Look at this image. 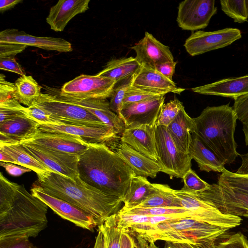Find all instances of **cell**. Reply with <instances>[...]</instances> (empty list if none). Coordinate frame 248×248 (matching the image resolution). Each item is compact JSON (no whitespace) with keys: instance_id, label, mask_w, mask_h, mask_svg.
<instances>
[{"instance_id":"6da1fadb","label":"cell","mask_w":248,"mask_h":248,"mask_svg":"<svg viewBox=\"0 0 248 248\" xmlns=\"http://www.w3.org/2000/svg\"><path fill=\"white\" fill-rule=\"evenodd\" d=\"M48 207L23 185L0 173V238L35 237L47 226Z\"/></svg>"},{"instance_id":"7a4b0ae2","label":"cell","mask_w":248,"mask_h":248,"mask_svg":"<svg viewBox=\"0 0 248 248\" xmlns=\"http://www.w3.org/2000/svg\"><path fill=\"white\" fill-rule=\"evenodd\" d=\"M78 176L88 185L124 200L132 178L131 168L106 143H89L79 156Z\"/></svg>"},{"instance_id":"3957f363","label":"cell","mask_w":248,"mask_h":248,"mask_svg":"<svg viewBox=\"0 0 248 248\" xmlns=\"http://www.w3.org/2000/svg\"><path fill=\"white\" fill-rule=\"evenodd\" d=\"M46 193L74 204L93 215L98 225L120 210L123 200L88 185L78 176L76 181L51 172L36 181Z\"/></svg>"},{"instance_id":"277c9868","label":"cell","mask_w":248,"mask_h":248,"mask_svg":"<svg viewBox=\"0 0 248 248\" xmlns=\"http://www.w3.org/2000/svg\"><path fill=\"white\" fill-rule=\"evenodd\" d=\"M196 134L225 164H231L240 155L234 132L237 117L229 104L207 107L193 118Z\"/></svg>"},{"instance_id":"5b68a950","label":"cell","mask_w":248,"mask_h":248,"mask_svg":"<svg viewBox=\"0 0 248 248\" xmlns=\"http://www.w3.org/2000/svg\"><path fill=\"white\" fill-rule=\"evenodd\" d=\"M126 229L148 243L157 240L186 243L201 248H216L217 240L228 230L190 218L154 226L132 225Z\"/></svg>"},{"instance_id":"8992f818","label":"cell","mask_w":248,"mask_h":248,"mask_svg":"<svg viewBox=\"0 0 248 248\" xmlns=\"http://www.w3.org/2000/svg\"><path fill=\"white\" fill-rule=\"evenodd\" d=\"M32 104L43 109L65 124L108 126L84 108L62 98L59 95L41 93Z\"/></svg>"},{"instance_id":"52a82bcc","label":"cell","mask_w":248,"mask_h":248,"mask_svg":"<svg viewBox=\"0 0 248 248\" xmlns=\"http://www.w3.org/2000/svg\"><path fill=\"white\" fill-rule=\"evenodd\" d=\"M155 135L157 162L161 172L170 178H182L191 169L190 155L178 149L166 127L156 126Z\"/></svg>"},{"instance_id":"ba28073f","label":"cell","mask_w":248,"mask_h":248,"mask_svg":"<svg viewBox=\"0 0 248 248\" xmlns=\"http://www.w3.org/2000/svg\"><path fill=\"white\" fill-rule=\"evenodd\" d=\"M116 82L107 78L81 74L65 83L59 96L66 99H107L111 96Z\"/></svg>"},{"instance_id":"9c48e42d","label":"cell","mask_w":248,"mask_h":248,"mask_svg":"<svg viewBox=\"0 0 248 248\" xmlns=\"http://www.w3.org/2000/svg\"><path fill=\"white\" fill-rule=\"evenodd\" d=\"M181 206L192 212L198 221L227 230L239 226L241 217L223 214L218 209L199 199L195 194L182 189L174 190Z\"/></svg>"},{"instance_id":"30bf717a","label":"cell","mask_w":248,"mask_h":248,"mask_svg":"<svg viewBox=\"0 0 248 248\" xmlns=\"http://www.w3.org/2000/svg\"><path fill=\"white\" fill-rule=\"evenodd\" d=\"M223 214L248 218V194L214 183L206 190L195 194Z\"/></svg>"},{"instance_id":"8fae6325","label":"cell","mask_w":248,"mask_h":248,"mask_svg":"<svg viewBox=\"0 0 248 248\" xmlns=\"http://www.w3.org/2000/svg\"><path fill=\"white\" fill-rule=\"evenodd\" d=\"M18 144L29 154L52 171L74 181L78 177L79 155L57 151L28 141Z\"/></svg>"},{"instance_id":"7c38bea8","label":"cell","mask_w":248,"mask_h":248,"mask_svg":"<svg viewBox=\"0 0 248 248\" xmlns=\"http://www.w3.org/2000/svg\"><path fill=\"white\" fill-rule=\"evenodd\" d=\"M31 191L33 196L44 202L55 214L76 226L92 232L98 226L93 215L74 204L46 193L39 186L34 185Z\"/></svg>"},{"instance_id":"4fadbf2b","label":"cell","mask_w":248,"mask_h":248,"mask_svg":"<svg viewBox=\"0 0 248 248\" xmlns=\"http://www.w3.org/2000/svg\"><path fill=\"white\" fill-rule=\"evenodd\" d=\"M242 37L240 31L227 28L213 31H199L192 33L184 45L192 56L223 48L230 45Z\"/></svg>"},{"instance_id":"5bb4252c","label":"cell","mask_w":248,"mask_h":248,"mask_svg":"<svg viewBox=\"0 0 248 248\" xmlns=\"http://www.w3.org/2000/svg\"><path fill=\"white\" fill-rule=\"evenodd\" d=\"M217 11L214 0H185L179 4L176 21L182 30L194 31L206 28Z\"/></svg>"},{"instance_id":"9a60e30c","label":"cell","mask_w":248,"mask_h":248,"mask_svg":"<svg viewBox=\"0 0 248 248\" xmlns=\"http://www.w3.org/2000/svg\"><path fill=\"white\" fill-rule=\"evenodd\" d=\"M165 98L163 95L140 102L123 104L119 117L125 128L141 124L156 125Z\"/></svg>"},{"instance_id":"2e32d148","label":"cell","mask_w":248,"mask_h":248,"mask_svg":"<svg viewBox=\"0 0 248 248\" xmlns=\"http://www.w3.org/2000/svg\"><path fill=\"white\" fill-rule=\"evenodd\" d=\"M38 130L41 132H57L68 134L81 138L88 143H109L118 138L119 133L112 127L87 126L77 125H54L40 124Z\"/></svg>"},{"instance_id":"e0dca14e","label":"cell","mask_w":248,"mask_h":248,"mask_svg":"<svg viewBox=\"0 0 248 248\" xmlns=\"http://www.w3.org/2000/svg\"><path fill=\"white\" fill-rule=\"evenodd\" d=\"M131 48L136 53L137 61L146 68L155 70L158 64L174 61L170 47L147 31L144 37Z\"/></svg>"},{"instance_id":"ac0fdd59","label":"cell","mask_w":248,"mask_h":248,"mask_svg":"<svg viewBox=\"0 0 248 248\" xmlns=\"http://www.w3.org/2000/svg\"><path fill=\"white\" fill-rule=\"evenodd\" d=\"M0 42L35 46L59 52H69L73 50L71 44L63 38L33 36L15 29H7L1 31Z\"/></svg>"},{"instance_id":"d6986e66","label":"cell","mask_w":248,"mask_h":248,"mask_svg":"<svg viewBox=\"0 0 248 248\" xmlns=\"http://www.w3.org/2000/svg\"><path fill=\"white\" fill-rule=\"evenodd\" d=\"M57 151L80 155L88 148L89 143L79 137L71 134L38 131L27 140Z\"/></svg>"},{"instance_id":"ffe728a7","label":"cell","mask_w":248,"mask_h":248,"mask_svg":"<svg viewBox=\"0 0 248 248\" xmlns=\"http://www.w3.org/2000/svg\"><path fill=\"white\" fill-rule=\"evenodd\" d=\"M156 126L141 124L125 128L122 133L121 141L148 158L157 161L155 146Z\"/></svg>"},{"instance_id":"44dd1931","label":"cell","mask_w":248,"mask_h":248,"mask_svg":"<svg viewBox=\"0 0 248 248\" xmlns=\"http://www.w3.org/2000/svg\"><path fill=\"white\" fill-rule=\"evenodd\" d=\"M132 86L141 89L165 95L169 93L180 94L185 89L177 86L155 69L146 68L141 66L139 71L134 75Z\"/></svg>"},{"instance_id":"7402d4cb","label":"cell","mask_w":248,"mask_h":248,"mask_svg":"<svg viewBox=\"0 0 248 248\" xmlns=\"http://www.w3.org/2000/svg\"><path fill=\"white\" fill-rule=\"evenodd\" d=\"M115 145L114 151L131 168L136 176L155 178L161 171L157 161L148 158L127 144L121 141Z\"/></svg>"},{"instance_id":"603a6c76","label":"cell","mask_w":248,"mask_h":248,"mask_svg":"<svg viewBox=\"0 0 248 248\" xmlns=\"http://www.w3.org/2000/svg\"><path fill=\"white\" fill-rule=\"evenodd\" d=\"M39 124L25 116L0 123V144H18L34 136Z\"/></svg>"},{"instance_id":"cb8c5ba5","label":"cell","mask_w":248,"mask_h":248,"mask_svg":"<svg viewBox=\"0 0 248 248\" xmlns=\"http://www.w3.org/2000/svg\"><path fill=\"white\" fill-rule=\"evenodd\" d=\"M90 2V0H59L50 8L46 21L51 30L62 31L74 17L89 8Z\"/></svg>"},{"instance_id":"d4e9b609","label":"cell","mask_w":248,"mask_h":248,"mask_svg":"<svg viewBox=\"0 0 248 248\" xmlns=\"http://www.w3.org/2000/svg\"><path fill=\"white\" fill-rule=\"evenodd\" d=\"M117 214L97 226V231L104 236L106 248H140L137 235L118 225Z\"/></svg>"},{"instance_id":"484cf974","label":"cell","mask_w":248,"mask_h":248,"mask_svg":"<svg viewBox=\"0 0 248 248\" xmlns=\"http://www.w3.org/2000/svg\"><path fill=\"white\" fill-rule=\"evenodd\" d=\"M195 93L229 97L233 99L248 94V75L224 78L214 82L192 88Z\"/></svg>"},{"instance_id":"4316f807","label":"cell","mask_w":248,"mask_h":248,"mask_svg":"<svg viewBox=\"0 0 248 248\" xmlns=\"http://www.w3.org/2000/svg\"><path fill=\"white\" fill-rule=\"evenodd\" d=\"M63 99L84 108L105 124L113 128L119 134L122 133L125 128L122 120L110 109L109 102L107 99L90 98L81 100Z\"/></svg>"},{"instance_id":"83f0119b","label":"cell","mask_w":248,"mask_h":248,"mask_svg":"<svg viewBox=\"0 0 248 248\" xmlns=\"http://www.w3.org/2000/svg\"><path fill=\"white\" fill-rule=\"evenodd\" d=\"M188 153L200 170L206 172H222L226 165L195 133L192 134Z\"/></svg>"},{"instance_id":"f1b7e54d","label":"cell","mask_w":248,"mask_h":248,"mask_svg":"<svg viewBox=\"0 0 248 248\" xmlns=\"http://www.w3.org/2000/svg\"><path fill=\"white\" fill-rule=\"evenodd\" d=\"M166 127L178 149L189 154L191 135L195 132V124L193 118L186 112L184 107Z\"/></svg>"},{"instance_id":"f546056e","label":"cell","mask_w":248,"mask_h":248,"mask_svg":"<svg viewBox=\"0 0 248 248\" xmlns=\"http://www.w3.org/2000/svg\"><path fill=\"white\" fill-rule=\"evenodd\" d=\"M0 149L9 154L15 160L16 165L34 171L38 180H43L53 172L29 154L19 144H0Z\"/></svg>"},{"instance_id":"4dcf8cb0","label":"cell","mask_w":248,"mask_h":248,"mask_svg":"<svg viewBox=\"0 0 248 248\" xmlns=\"http://www.w3.org/2000/svg\"><path fill=\"white\" fill-rule=\"evenodd\" d=\"M140 67L141 65L133 57L113 59L109 61L97 75L117 82L134 75Z\"/></svg>"},{"instance_id":"1f68e13d","label":"cell","mask_w":248,"mask_h":248,"mask_svg":"<svg viewBox=\"0 0 248 248\" xmlns=\"http://www.w3.org/2000/svg\"><path fill=\"white\" fill-rule=\"evenodd\" d=\"M155 190L153 184L146 177L134 176L123 200L124 208L137 207L144 202Z\"/></svg>"},{"instance_id":"d6a6232c","label":"cell","mask_w":248,"mask_h":248,"mask_svg":"<svg viewBox=\"0 0 248 248\" xmlns=\"http://www.w3.org/2000/svg\"><path fill=\"white\" fill-rule=\"evenodd\" d=\"M153 185L154 191L136 207H182L179 199L174 193V189L170 186L155 183H153Z\"/></svg>"},{"instance_id":"836d02e7","label":"cell","mask_w":248,"mask_h":248,"mask_svg":"<svg viewBox=\"0 0 248 248\" xmlns=\"http://www.w3.org/2000/svg\"><path fill=\"white\" fill-rule=\"evenodd\" d=\"M118 213L122 214L164 216L173 217L179 218H190L198 220L194 213L183 207L162 206L144 208L136 207L128 209L123 207Z\"/></svg>"},{"instance_id":"e575fe53","label":"cell","mask_w":248,"mask_h":248,"mask_svg":"<svg viewBox=\"0 0 248 248\" xmlns=\"http://www.w3.org/2000/svg\"><path fill=\"white\" fill-rule=\"evenodd\" d=\"M14 83L16 99L28 107L31 106L41 94V87L31 76H21Z\"/></svg>"},{"instance_id":"d590c367","label":"cell","mask_w":248,"mask_h":248,"mask_svg":"<svg viewBox=\"0 0 248 248\" xmlns=\"http://www.w3.org/2000/svg\"><path fill=\"white\" fill-rule=\"evenodd\" d=\"M221 10L235 22L242 23L248 20V0H222Z\"/></svg>"},{"instance_id":"8d00e7d4","label":"cell","mask_w":248,"mask_h":248,"mask_svg":"<svg viewBox=\"0 0 248 248\" xmlns=\"http://www.w3.org/2000/svg\"><path fill=\"white\" fill-rule=\"evenodd\" d=\"M217 183L248 194V175H241L225 169L217 178Z\"/></svg>"},{"instance_id":"74e56055","label":"cell","mask_w":248,"mask_h":248,"mask_svg":"<svg viewBox=\"0 0 248 248\" xmlns=\"http://www.w3.org/2000/svg\"><path fill=\"white\" fill-rule=\"evenodd\" d=\"M133 76L116 82L111 96L110 108L119 117L126 91L131 85ZM120 118V117H119Z\"/></svg>"},{"instance_id":"f35d334b","label":"cell","mask_w":248,"mask_h":248,"mask_svg":"<svg viewBox=\"0 0 248 248\" xmlns=\"http://www.w3.org/2000/svg\"><path fill=\"white\" fill-rule=\"evenodd\" d=\"M184 107L182 103L176 98L164 103L156 122V126L167 127Z\"/></svg>"},{"instance_id":"ab89813d","label":"cell","mask_w":248,"mask_h":248,"mask_svg":"<svg viewBox=\"0 0 248 248\" xmlns=\"http://www.w3.org/2000/svg\"><path fill=\"white\" fill-rule=\"evenodd\" d=\"M25 108L16 99L0 102V123L17 117H27Z\"/></svg>"},{"instance_id":"60d3db41","label":"cell","mask_w":248,"mask_h":248,"mask_svg":"<svg viewBox=\"0 0 248 248\" xmlns=\"http://www.w3.org/2000/svg\"><path fill=\"white\" fill-rule=\"evenodd\" d=\"M216 248H248V240L241 232L229 233L228 232L218 238Z\"/></svg>"},{"instance_id":"b9f144b4","label":"cell","mask_w":248,"mask_h":248,"mask_svg":"<svg viewBox=\"0 0 248 248\" xmlns=\"http://www.w3.org/2000/svg\"><path fill=\"white\" fill-rule=\"evenodd\" d=\"M184 186L181 189L193 194H197L207 190L210 185L201 179L191 169L187 171L183 177Z\"/></svg>"},{"instance_id":"7bdbcfd3","label":"cell","mask_w":248,"mask_h":248,"mask_svg":"<svg viewBox=\"0 0 248 248\" xmlns=\"http://www.w3.org/2000/svg\"><path fill=\"white\" fill-rule=\"evenodd\" d=\"M234 100L232 108L236 114L237 120L243 124L245 142L248 146V94L238 97Z\"/></svg>"},{"instance_id":"ee69618b","label":"cell","mask_w":248,"mask_h":248,"mask_svg":"<svg viewBox=\"0 0 248 248\" xmlns=\"http://www.w3.org/2000/svg\"><path fill=\"white\" fill-rule=\"evenodd\" d=\"M26 116L40 124H50L54 125H64L63 122L53 118L43 109L32 104L26 107L25 110Z\"/></svg>"},{"instance_id":"f6af8a7d","label":"cell","mask_w":248,"mask_h":248,"mask_svg":"<svg viewBox=\"0 0 248 248\" xmlns=\"http://www.w3.org/2000/svg\"><path fill=\"white\" fill-rule=\"evenodd\" d=\"M161 95H163L139 89L131 85L126 92L123 104L140 102Z\"/></svg>"},{"instance_id":"bcb514c9","label":"cell","mask_w":248,"mask_h":248,"mask_svg":"<svg viewBox=\"0 0 248 248\" xmlns=\"http://www.w3.org/2000/svg\"><path fill=\"white\" fill-rule=\"evenodd\" d=\"M0 248H37L29 238L24 236L6 237L0 238Z\"/></svg>"},{"instance_id":"7dc6e473","label":"cell","mask_w":248,"mask_h":248,"mask_svg":"<svg viewBox=\"0 0 248 248\" xmlns=\"http://www.w3.org/2000/svg\"><path fill=\"white\" fill-rule=\"evenodd\" d=\"M16 86L15 83L7 81L5 76L0 75V102L16 99L15 95Z\"/></svg>"},{"instance_id":"c3c4849f","label":"cell","mask_w":248,"mask_h":248,"mask_svg":"<svg viewBox=\"0 0 248 248\" xmlns=\"http://www.w3.org/2000/svg\"><path fill=\"white\" fill-rule=\"evenodd\" d=\"M27 47V46L23 45L0 42V59L15 57Z\"/></svg>"},{"instance_id":"681fc988","label":"cell","mask_w":248,"mask_h":248,"mask_svg":"<svg viewBox=\"0 0 248 248\" xmlns=\"http://www.w3.org/2000/svg\"><path fill=\"white\" fill-rule=\"evenodd\" d=\"M0 69L12 72L21 76L25 75L24 70L16 62L15 57L0 59Z\"/></svg>"},{"instance_id":"f907efd6","label":"cell","mask_w":248,"mask_h":248,"mask_svg":"<svg viewBox=\"0 0 248 248\" xmlns=\"http://www.w3.org/2000/svg\"><path fill=\"white\" fill-rule=\"evenodd\" d=\"M177 63V62L173 61L159 63L156 65L155 70L169 80L173 81L172 77Z\"/></svg>"},{"instance_id":"816d5d0a","label":"cell","mask_w":248,"mask_h":248,"mask_svg":"<svg viewBox=\"0 0 248 248\" xmlns=\"http://www.w3.org/2000/svg\"><path fill=\"white\" fill-rule=\"evenodd\" d=\"M0 165L9 174L14 176H18L31 170L28 168L11 163L0 162Z\"/></svg>"},{"instance_id":"f5cc1de1","label":"cell","mask_w":248,"mask_h":248,"mask_svg":"<svg viewBox=\"0 0 248 248\" xmlns=\"http://www.w3.org/2000/svg\"><path fill=\"white\" fill-rule=\"evenodd\" d=\"M239 155L242 159V162L235 173L241 175H248V153Z\"/></svg>"},{"instance_id":"db71d44e","label":"cell","mask_w":248,"mask_h":248,"mask_svg":"<svg viewBox=\"0 0 248 248\" xmlns=\"http://www.w3.org/2000/svg\"><path fill=\"white\" fill-rule=\"evenodd\" d=\"M22 2L21 0H1L0 1V11L2 12L9 10Z\"/></svg>"},{"instance_id":"11a10c76","label":"cell","mask_w":248,"mask_h":248,"mask_svg":"<svg viewBox=\"0 0 248 248\" xmlns=\"http://www.w3.org/2000/svg\"><path fill=\"white\" fill-rule=\"evenodd\" d=\"M95 239V243L93 248H106L104 237L101 232L98 231V233Z\"/></svg>"},{"instance_id":"9f6ffc18","label":"cell","mask_w":248,"mask_h":248,"mask_svg":"<svg viewBox=\"0 0 248 248\" xmlns=\"http://www.w3.org/2000/svg\"><path fill=\"white\" fill-rule=\"evenodd\" d=\"M0 161L5 163H11L16 164L14 159L7 153L0 149Z\"/></svg>"},{"instance_id":"6f0895ef","label":"cell","mask_w":248,"mask_h":248,"mask_svg":"<svg viewBox=\"0 0 248 248\" xmlns=\"http://www.w3.org/2000/svg\"><path fill=\"white\" fill-rule=\"evenodd\" d=\"M138 240L140 248H158L154 242L148 243L142 238L138 236Z\"/></svg>"},{"instance_id":"680465c9","label":"cell","mask_w":248,"mask_h":248,"mask_svg":"<svg viewBox=\"0 0 248 248\" xmlns=\"http://www.w3.org/2000/svg\"><path fill=\"white\" fill-rule=\"evenodd\" d=\"M164 248H182L178 243L172 241H165Z\"/></svg>"},{"instance_id":"91938a15","label":"cell","mask_w":248,"mask_h":248,"mask_svg":"<svg viewBox=\"0 0 248 248\" xmlns=\"http://www.w3.org/2000/svg\"><path fill=\"white\" fill-rule=\"evenodd\" d=\"M182 248H201L199 246L189 243H178Z\"/></svg>"}]
</instances>
